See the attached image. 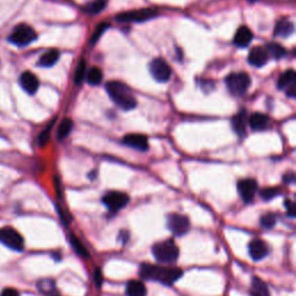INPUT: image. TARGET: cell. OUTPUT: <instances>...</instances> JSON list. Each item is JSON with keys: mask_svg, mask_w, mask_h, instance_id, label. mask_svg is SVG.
I'll return each mask as SVG.
<instances>
[{"mask_svg": "<svg viewBox=\"0 0 296 296\" xmlns=\"http://www.w3.org/2000/svg\"><path fill=\"white\" fill-rule=\"evenodd\" d=\"M182 274V270L175 267H163L152 264H142L140 267L141 278L161 282L163 285H173L181 278Z\"/></svg>", "mask_w": 296, "mask_h": 296, "instance_id": "6da1fadb", "label": "cell"}, {"mask_svg": "<svg viewBox=\"0 0 296 296\" xmlns=\"http://www.w3.org/2000/svg\"><path fill=\"white\" fill-rule=\"evenodd\" d=\"M106 89L110 99L122 110L130 111L137 107V100L132 95L130 88L119 81H110L106 85Z\"/></svg>", "mask_w": 296, "mask_h": 296, "instance_id": "7a4b0ae2", "label": "cell"}, {"mask_svg": "<svg viewBox=\"0 0 296 296\" xmlns=\"http://www.w3.org/2000/svg\"><path fill=\"white\" fill-rule=\"evenodd\" d=\"M152 252H153V256L158 262L165 264L176 263L178 256H180L178 247L171 240L162 241V242L157 243L153 249H152Z\"/></svg>", "mask_w": 296, "mask_h": 296, "instance_id": "3957f363", "label": "cell"}, {"mask_svg": "<svg viewBox=\"0 0 296 296\" xmlns=\"http://www.w3.org/2000/svg\"><path fill=\"white\" fill-rule=\"evenodd\" d=\"M228 91L234 96H242L244 95L251 85V79L247 73L237 72L229 74L226 79Z\"/></svg>", "mask_w": 296, "mask_h": 296, "instance_id": "277c9868", "label": "cell"}, {"mask_svg": "<svg viewBox=\"0 0 296 296\" xmlns=\"http://www.w3.org/2000/svg\"><path fill=\"white\" fill-rule=\"evenodd\" d=\"M36 38L37 35L32 27L26 25V23H21L13 29V32L9 37V41L17 46H27L32 44Z\"/></svg>", "mask_w": 296, "mask_h": 296, "instance_id": "5b68a950", "label": "cell"}, {"mask_svg": "<svg viewBox=\"0 0 296 296\" xmlns=\"http://www.w3.org/2000/svg\"><path fill=\"white\" fill-rule=\"evenodd\" d=\"M0 242L14 251H22L25 248L23 237L12 227H3L0 229Z\"/></svg>", "mask_w": 296, "mask_h": 296, "instance_id": "8992f818", "label": "cell"}, {"mask_svg": "<svg viewBox=\"0 0 296 296\" xmlns=\"http://www.w3.org/2000/svg\"><path fill=\"white\" fill-rule=\"evenodd\" d=\"M158 12L152 9H141L135 11H128L124 13H119L116 17V20L118 22H145L157 17Z\"/></svg>", "mask_w": 296, "mask_h": 296, "instance_id": "52a82bcc", "label": "cell"}, {"mask_svg": "<svg viewBox=\"0 0 296 296\" xmlns=\"http://www.w3.org/2000/svg\"><path fill=\"white\" fill-rule=\"evenodd\" d=\"M167 225L169 231L176 236H183L189 232L190 220L188 216L180 213H171L167 217Z\"/></svg>", "mask_w": 296, "mask_h": 296, "instance_id": "ba28073f", "label": "cell"}, {"mask_svg": "<svg viewBox=\"0 0 296 296\" xmlns=\"http://www.w3.org/2000/svg\"><path fill=\"white\" fill-rule=\"evenodd\" d=\"M103 204L107 206V208L112 213L118 212L119 209L125 207L130 201V198L126 193L119 192V191H110L106 196L102 198Z\"/></svg>", "mask_w": 296, "mask_h": 296, "instance_id": "9c48e42d", "label": "cell"}, {"mask_svg": "<svg viewBox=\"0 0 296 296\" xmlns=\"http://www.w3.org/2000/svg\"><path fill=\"white\" fill-rule=\"evenodd\" d=\"M150 72L158 83H168L171 77V68L169 64L162 58H155L150 64Z\"/></svg>", "mask_w": 296, "mask_h": 296, "instance_id": "30bf717a", "label": "cell"}, {"mask_svg": "<svg viewBox=\"0 0 296 296\" xmlns=\"http://www.w3.org/2000/svg\"><path fill=\"white\" fill-rule=\"evenodd\" d=\"M237 191L244 202H251L258 191V184L255 180L245 178L237 183Z\"/></svg>", "mask_w": 296, "mask_h": 296, "instance_id": "8fae6325", "label": "cell"}, {"mask_svg": "<svg viewBox=\"0 0 296 296\" xmlns=\"http://www.w3.org/2000/svg\"><path fill=\"white\" fill-rule=\"evenodd\" d=\"M268 252H270L268 245L263 240L256 239L251 241L250 244H249V255L255 262H259V260L264 259L268 255Z\"/></svg>", "mask_w": 296, "mask_h": 296, "instance_id": "7c38bea8", "label": "cell"}, {"mask_svg": "<svg viewBox=\"0 0 296 296\" xmlns=\"http://www.w3.org/2000/svg\"><path fill=\"white\" fill-rule=\"evenodd\" d=\"M123 143L128 147L134 148V150L146 152L150 146H148V140L142 134H126L125 137L123 138Z\"/></svg>", "mask_w": 296, "mask_h": 296, "instance_id": "4fadbf2b", "label": "cell"}, {"mask_svg": "<svg viewBox=\"0 0 296 296\" xmlns=\"http://www.w3.org/2000/svg\"><path fill=\"white\" fill-rule=\"evenodd\" d=\"M20 85L22 89L28 94H35L40 87V81L32 72H23L20 76Z\"/></svg>", "mask_w": 296, "mask_h": 296, "instance_id": "5bb4252c", "label": "cell"}, {"mask_svg": "<svg viewBox=\"0 0 296 296\" xmlns=\"http://www.w3.org/2000/svg\"><path fill=\"white\" fill-rule=\"evenodd\" d=\"M268 60V54L266 50L260 48V46H255L251 49V51L249 52L248 61L249 64L255 66V67H263V66L267 63Z\"/></svg>", "mask_w": 296, "mask_h": 296, "instance_id": "9a60e30c", "label": "cell"}, {"mask_svg": "<svg viewBox=\"0 0 296 296\" xmlns=\"http://www.w3.org/2000/svg\"><path fill=\"white\" fill-rule=\"evenodd\" d=\"M252 38H254V34L248 27L242 26L237 29V32L234 36V44L239 46V48H247L250 44Z\"/></svg>", "mask_w": 296, "mask_h": 296, "instance_id": "2e32d148", "label": "cell"}, {"mask_svg": "<svg viewBox=\"0 0 296 296\" xmlns=\"http://www.w3.org/2000/svg\"><path fill=\"white\" fill-rule=\"evenodd\" d=\"M247 116H248L247 111L241 110L239 114L234 116V118L232 120V125H233L234 131H235L237 135H240V137H243L245 132H247V124H248Z\"/></svg>", "mask_w": 296, "mask_h": 296, "instance_id": "e0dca14e", "label": "cell"}, {"mask_svg": "<svg viewBox=\"0 0 296 296\" xmlns=\"http://www.w3.org/2000/svg\"><path fill=\"white\" fill-rule=\"evenodd\" d=\"M249 125L254 131H263L266 130L270 125V118L266 115L259 114V112H255L254 115H251L250 118L248 119Z\"/></svg>", "mask_w": 296, "mask_h": 296, "instance_id": "ac0fdd59", "label": "cell"}, {"mask_svg": "<svg viewBox=\"0 0 296 296\" xmlns=\"http://www.w3.org/2000/svg\"><path fill=\"white\" fill-rule=\"evenodd\" d=\"M59 56L60 54L58 50H54V49L49 50V51L43 53L40 57L37 65L40 66V67H44V68L52 67V66L56 65L57 61L59 60Z\"/></svg>", "mask_w": 296, "mask_h": 296, "instance_id": "d6986e66", "label": "cell"}, {"mask_svg": "<svg viewBox=\"0 0 296 296\" xmlns=\"http://www.w3.org/2000/svg\"><path fill=\"white\" fill-rule=\"evenodd\" d=\"M293 33H294V25L289 20H287V19H282V20L276 22L275 28H274L275 36L286 38L288 36H290Z\"/></svg>", "mask_w": 296, "mask_h": 296, "instance_id": "ffe728a7", "label": "cell"}, {"mask_svg": "<svg viewBox=\"0 0 296 296\" xmlns=\"http://www.w3.org/2000/svg\"><path fill=\"white\" fill-rule=\"evenodd\" d=\"M126 296H146L147 289L145 285L139 280H132L126 285Z\"/></svg>", "mask_w": 296, "mask_h": 296, "instance_id": "44dd1931", "label": "cell"}, {"mask_svg": "<svg viewBox=\"0 0 296 296\" xmlns=\"http://www.w3.org/2000/svg\"><path fill=\"white\" fill-rule=\"evenodd\" d=\"M250 294L251 296H271L266 283L259 278L252 279Z\"/></svg>", "mask_w": 296, "mask_h": 296, "instance_id": "7402d4cb", "label": "cell"}, {"mask_svg": "<svg viewBox=\"0 0 296 296\" xmlns=\"http://www.w3.org/2000/svg\"><path fill=\"white\" fill-rule=\"evenodd\" d=\"M294 84H296V73L293 68H289L280 76L278 80V88L287 89L289 86Z\"/></svg>", "mask_w": 296, "mask_h": 296, "instance_id": "603a6c76", "label": "cell"}, {"mask_svg": "<svg viewBox=\"0 0 296 296\" xmlns=\"http://www.w3.org/2000/svg\"><path fill=\"white\" fill-rule=\"evenodd\" d=\"M69 243H71L73 250L76 251L77 255L84 257V258H89V252L87 251V249L74 234L69 235Z\"/></svg>", "mask_w": 296, "mask_h": 296, "instance_id": "cb8c5ba5", "label": "cell"}, {"mask_svg": "<svg viewBox=\"0 0 296 296\" xmlns=\"http://www.w3.org/2000/svg\"><path fill=\"white\" fill-rule=\"evenodd\" d=\"M73 128V122L72 119L69 118H65L63 122L60 123L59 127H58V131H57V138L58 140H63L65 138L68 137V134L71 133Z\"/></svg>", "mask_w": 296, "mask_h": 296, "instance_id": "d4e9b609", "label": "cell"}, {"mask_svg": "<svg viewBox=\"0 0 296 296\" xmlns=\"http://www.w3.org/2000/svg\"><path fill=\"white\" fill-rule=\"evenodd\" d=\"M265 50H266L267 54L270 53L272 57L275 58V59H280V58L285 57L287 53L286 49L280 44H278V43H268Z\"/></svg>", "mask_w": 296, "mask_h": 296, "instance_id": "484cf974", "label": "cell"}, {"mask_svg": "<svg viewBox=\"0 0 296 296\" xmlns=\"http://www.w3.org/2000/svg\"><path fill=\"white\" fill-rule=\"evenodd\" d=\"M103 73L99 67H92L87 73V83L92 86H99L102 83Z\"/></svg>", "mask_w": 296, "mask_h": 296, "instance_id": "4316f807", "label": "cell"}, {"mask_svg": "<svg viewBox=\"0 0 296 296\" xmlns=\"http://www.w3.org/2000/svg\"><path fill=\"white\" fill-rule=\"evenodd\" d=\"M104 7H106V0H93L85 7V12L91 15H96L102 12Z\"/></svg>", "mask_w": 296, "mask_h": 296, "instance_id": "83f0119b", "label": "cell"}, {"mask_svg": "<svg viewBox=\"0 0 296 296\" xmlns=\"http://www.w3.org/2000/svg\"><path fill=\"white\" fill-rule=\"evenodd\" d=\"M38 289H40L42 293L44 294H48V295H51L54 296V291H56V286H54V282L52 280H41L40 282H38Z\"/></svg>", "mask_w": 296, "mask_h": 296, "instance_id": "f1b7e54d", "label": "cell"}, {"mask_svg": "<svg viewBox=\"0 0 296 296\" xmlns=\"http://www.w3.org/2000/svg\"><path fill=\"white\" fill-rule=\"evenodd\" d=\"M54 122H56V119H53L52 122L49 124L48 127H46L45 130H43L41 132V133H40V135H38L37 141H38V145H40V146L44 147L45 145H48V142H49V140H50V134H51L52 125L54 124Z\"/></svg>", "mask_w": 296, "mask_h": 296, "instance_id": "f546056e", "label": "cell"}, {"mask_svg": "<svg viewBox=\"0 0 296 296\" xmlns=\"http://www.w3.org/2000/svg\"><path fill=\"white\" fill-rule=\"evenodd\" d=\"M276 224V216L273 213H267L260 217V226L264 229L273 228Z\"/></svg>", "mask_w": 296, "mask_h": 296, "instance_id": "4dcf8cb0", "label": "cell"}, {"mask_svg": "<svg viewBox=\"0 0 296 296\" xmlns=\"http://www.w3.org/2000/svg\"><path fill=\"white\" fill-rule=\"evenodd\" d=\"M86 76V61L85 59H81L79 65H78L76 74H74V83L76 85H81L85 80Z\"/></svg>", "mask_w": 296, "mask_h": 296, "instance_id": "1f68e13d", "label": "cell"}, {"mask_svg": "<svg viewBox=\"0 0 296 296\" xmlns=\"http://www.w3.org/2000/svg\"><path fill=\"white\" fill-rule=\"evenodd\" d=\"M108 28H110V23H108V22L100 23V25L96 27L95 32L93 33V36L91 38V44H95V43L99 41V38L102 36L103 33L106 32Z\"/></svg>", "mask_w": 296, "mask_h": 296, "instance_id": "d6a6232c", "label": "cell"}, {"mask_svg": "<svg viewBox=\"0 0 296 296\" xmlns=\"http://www.w3.org/2000/svg\"><path fill=\"white\" fill-rule=\"evenodd\" d=\"M278 193H279V189L276 188H265L259 192L260 197H262L264 200L273 199L275 196H278Z\"/></svg>", "mask_w": 296, "mask_h": 296, "instance_id": "836d02e7", "label": "cell"}, {"mask_svg": "<svg viewBox=\"0 0 296 296\" xmlns=\"http://www.w3.org/2000/svg\"><path fill=\"white\" fill-rule=\"evenodd\" d=\"M285 207L287 209V215L290 216V217H294L295 216V205H294V202L291 200H289V199H287L285 201Z\"/></svg>", "mask_w": 296, "mask_h": 296, "instance_id": "e575fe53", "label": "cell"}, {"mask_svg": "<svg viewBox=\"0 0 296 296\" xmlns=\"http://www.w3.org/2000/svg\"><path fill=\"white\" fill-rule=\"evenodd\" d=\"M0 296H20V294H19L18 290L13 289V288H5V289L2 291Z\"/></svg>", "mask_w": 296, "mask_h": 296, "instance_id": "d590c367", "label": "cell"}, {"mask_svg": "<svg viewBox=\"0 0 296 296\" xmlns=\"http://www.w3.org/2000/svg\"><path fill=\"white\" fill-rule=\"evenodd\" d=\"M286 94L288 97H290V99H295L296 97V84L289 86V87L286 89Z\"/></svg>", "mask_w": 296, "mask_h": 296, "instance_id": "8d00e7d4", "label": "cell"}, {"mask_svg": "<svg viewBox=\"0 0 296 296\" xmlns=\"http://www.w3.org/2000/svg\"><path fill=\"white\" fill-rule=\"evenodd\" d=\"M95 282H96V286L97 287H101L102 286V282H103V279H102V272H101L99 268L95 271Z\"/></svg>", "mask_w": 296, "mask_h": 296, "instance_id": "74e56055", "label": "cell"}, {"mask_svg": "<svg viewBox=\"0 0 296 296\" xmlns=\"http://www.w3.org/2000/svg\"><path fill=\"white\" fill-rule=\"evenodd\" d=\"M294 181H295V175L293 173H288L283 176V182H285L286 184H293Z\"/></svg>", "mask_w": 296, "mask_h": 296, "instance_id": "f35d334b", "label": "cell"}, {"mask_svg": "<svg viewBox=\"0 0 296 296\" xmlns=\"http://www.w3.org/2000/svg\"><path fill=\"white\" fill-rule=\"evenodd\" d=\"M128 237H130V235H128L127 232H125V231L120 232V234H119V240L122 241L123 243H126V241L128 240Z\"/></svg>", "mask_w": 296, "mask_h": 296, "instance_id": "ab89813d", "label": "cell"}, {"mask_svg": "<svg viewBox=\"0 0 296 296\" xmlns=\"http://www.w3.org/2000/svg\"><path fill=\"white\" fill-rule=\"evenodd\" d=\"M248 2H249V3H256L257 0H248Z\"/></svg>", "mask_w": 296, "mask_h": 296, "instance_id": "60d3db41", "label": "cell"}, {"mask_svg": "<svg viewBox=\"0 0 296 296\" xmlns=\"http://www.w3.org/2000/svg\"><path fill=\"white\" fill-rule=\"evenodd\" d=\"M54 296H56V295H54Z\"/></svg>", "mask_w": 296, "mask_h": 296, "instance_id": "b9f144b4", "label": "cell"}]
</instances>
